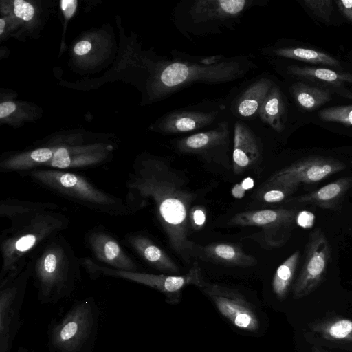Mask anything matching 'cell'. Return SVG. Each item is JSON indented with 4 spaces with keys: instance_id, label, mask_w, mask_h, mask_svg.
Returning a JSON list of instances; mask_svg holds the SVG:
<instances>
[{
    "instance_id": "6da1fadb",
    "label": "cell",
    "mask_w": 352,
    "mask_h": 352,
    "mask_svg": "<svg viewBox=\"0 0 352 352\" xmlns=\"http://www.w3.org/2000/svg\"><path fill=\"white\" fill-rule=\"evenodd\" d=\"M126 203L135 213L152 204L172 250L186 263L196 258L197 244L190 238V213L196 195L186 179L164 159H138L126 182Z\"/></svg>"
},
{
    "instance_id": "7a4b0ae2",
    "label": "cell",
    "mask_w": 352,
    "mask_h": 352,
    "mask_svg": "<svg viewBox=\"0 0 352 352\" xmlns=\"http://www.w3.org/2000/svg\"><path fill=\"white\" fill-rule=\"evenodd\" d=\"M0 280L17 271L50 239L66 230L69 217L52 201L6 198L0 202Z\"/></svg>"
},
{
    "instance_id": "3957f363",
    "label": "cell",
    "mask_w": 352,
    "mask_h": 352,
    "mask_svg": "<svg viewBox=\"0 0 352 352\" xmlns=\"http://www.w3.org/2000/svg\"><path fill=\"white\" fill-rule=\"evenodd\" d=\"M81 267L80 258L62 233L53 237L33 256L38 300L56 304L71 297L81 282Z\"/></svg>"
},
{
    "instance_id": "277c9868",
    "label": "cell",
    "mask_w": 352,
    "mask_h": 352,
    "mask_svg": "<svg viewBox=\"0 0 352 352\" xmlns=\"http://www.w3.org/2000/svg\"><path fill=\"white\" fill-rule=\"evenodd\" d=\"M27 175L56 195L92 211L113 217L133 214L125 201L98 188L80 175L55 169H36L27 173Z\"/></svg>"
},
{
    "instance_id": "5b68a950",
    "label": "cell",
    "mask_w": 352,
    "mask_h": 352,
    "mask_svg": "<svg viewBox=\"0 0 352 352\" xmlns=\"http://www.w3.org/2000/svg\"><path fill=\"white\" fill-rule=\"evenodd\" d=\"M100 309L92 296L76 301L47 329L49 352H93L99 328Z\"/></svg>"
},
{
    "instance_id": "8992f818",
    "label": "cell",
    "mask_w": 352,
    "mask_h": 352,
    "mask_svg": "<svg viewBox=\"0 0 352 352\" xmlns=\"http://www.w3.org/2000/svg\"><path fill=\"white\" fill-rule=\"evenodd\" d=\"M254 67L244 56L224 58L211 65L187 60H170L162 65L157 89L160 94H171L196 82L218 84L245 76Z\"/></svg>"
},
{
    "instance_id": "52a82bcc",
    "label": "cell",
    "mask_w": 352,
    "mask_h": 352,
    "mask_svg": "<svg viewBox=\"0 0 352 352\" xmlns=\"http://www.w3.org/2000/svg\"><path fill=\"white\" fill-rule=\"evenodd\" d=\"M257 0H192L177 6L179 28L192 34L216 32L221 28H233L245 11Z\"/></svg>"
},
{
    "instance_id": "ba28073f",
    "label": "cell",
    "mask_w": 352,
    "mask_h": 352,
    "mask_svg": "<svg viewBox=\"0 0 352 352\" xmlns=\"http://www.w3.org/2000/svg\"><path fill=\"white\" fill-rule=\"evenodd\" d=\"M80 263L82 268L92 280L100 277L127 280L155 289L169 298L170 296H178L186 286L194 285L199 288L204 282L197 261L192 263L188 272L182 275L119 270L103 265L87 256L80 258Z\"/></svg>"
},
{
    "instance_id": "9c48e42d",
    "label": "cell",
    "mask_w": 352,
    "mask_h": 352,
    "mask_svg": "<svg viewBox=\"0 0 352 352\" xmlns=\"http://www.w3.org/2000/svg\"><path fill=\"white\" fill-rule=\"evenodd\" d=\"M32 270L33 256L19 270L0 280V352H12L22 325L20 313Z\"/></svg>"
},
{
    "instance_id": "30bf717a",
    "label": "cell",
    "mask_w": 352,
    "mask_h": 352,
    "mask_svg": "<svg viewBox=\"0 0 352 352\" xmlns=\"http://www.w3.org/2000/svg\"><path fill=\"white\" fill-rule=\"evenodd\" d=\"M344 168L342 162L332 157H306L272 175L258 189V195L270 189H281L291 194L301 184L319 182Z\"/></svg>"
},
{
    "instance_id": "8fae6325",
    "label": "cell",
    "mask_w": 352,
    "mask_h": 352,
    "mask_svg": "<svg viewBox=\"0 0 352 352\" xmlns=\"http://www.w3.org/2000/svg\"><path fill=\"white\" fill-rule=\"evenodd\" d=\"M329 244L320 230L310 234L305 262L293 286V297L300 299L312 293L323 281L330 260Z\"/></svg>"
},
{
    "instance_id": "7c38bea8",
    "label": "cell",
    "mask_w": 352,
    "mask_h": 352,
    "mask_svg": "<svg viewBox=\"0 0 352 352\" xmlns=\"http://www.w3.org/2000/svg\"><path fill=\"white\" fill-rule=\"evenodd\" d=\"M199 289L233 325L250 331L258 329L259 320L256 312L240 292L217 283L205 281Z\"/></svg>"
},
{
    "instance_id": "4fadbf2b",
    "label": "cell",
    "mask_w": 352,
    "mask_h": 352,
    "mask_svg": "<svg viewBox=\"0 0 352 352\" xmlns=\"http://www.w3.org/2000/svg\"><path fill=\"white\" fill-rule=\"evenodd\" d=\"M94 261L113 269L138 272V266L116 236L102 226L88 230L84 236Z\"/></svg>"
},
{
    "instance_id": "5bb4252c",
    "label": "cell",
    "mask_w": 352,
    "mask_h": 352,
    "mask_svg": "<svg viewBox=\"0 0 352 352\" xmlns=\"http://www.w3.org/2000/svg\"><path fill=\"white\" fill-rule=\"evenodd\" d=\"M230 143V125L227 121H221L210 130L178 140L175 146L180 153L201 156L206 160H215L227 155Z\"/></svg>"
},
{
    "instance_id": "9a60e30c",
    "label": "cell",
    "mask_w": 352,
    "mask_h": 352,
    "mask_svg": "<svg viewBox=\"0 0 352 352\" xmlns=\"http://www.w3.org/2000/svg\"><path fill=\"white\" fill-rule=\"evenodd\" d=\"M232 157L233 170L236 175L255 166L261 160L262 148L258 138L241 121L234 123Z\"/></svg>"
},
{
    "instance_id": "2e32d148",
    "label": "cell",
    "mask_w": 352,
    "mask_h": 352,
    "mask_svg": "<svg viewBox=\"0 0 352 352\" xmlns=\"http://www.w3.org/2000/svg\"><path fill=\"white\" fill-rule=\"evenodd\" d=\"M123 242L153 268L168 274H177L180 272L174 261L143 232L128 233Z\"/></svg>"
},
{
    "instance_id": "e0dca14e",
    "label": "cell",
    "mask_w": 352,
    "mask_h": 352,
    "mask_svg": "<svg viewBox=\"0 0 352 352\" xmlns=\"http://www.w3.org/2000/svg\"><path fill=\"white\" fill-rule=\"evenodd\" d=\"M296 211L287 209H263L241 212L236 214L228 221V225L236 226H256L263 228L267 236L280 228L291 225Z\"/></svg>"
},
{
    "instance_id": "ac0fdd59",
    "label": "cell",
    "mask_w": 352,
    "mask_h": 352,
    "mask_svg": "<svg viewBox=\"0 0 352 352\" xmlns=\"http://www.w3.org/2000/svg\"><path fill=\"white\" fill-rule=\"evenodd\" d=\"M287 72L300 80L309 81L314 85L327 88L343 97L352 99V92L344 87L346 82L352 83V74L298 65L289 66Z\"/></svg>"
},
{
    "instance_id": "d6986e66",
    "label": "cell",
    "mask_w": 352,
    "mask_h": 352,
    "mask_svg": "<svg viewBox=\"0 0 352 352\" xmlns=\"http://www.w3.org/2000/svg\"><path fill=\"white\" fill-rule=\"evenodd\" d=\"M219 115L217 111H174L164 117L159 127L170 135L193 132L215 123Z\"/></svg>"
},
{
    "instance_id": "ffe728a7",
    "label": "cell",
    "mask_w": 352,
    "mask_h": 352,
    "mask_svg": "<svg viewBox=\"0 0 352 352\" xmlns=\"http://www.w3.org/2000/svg\"><path fill=\"white\" fill-rule=\"evenodd\" d=\"M196 258L204 261L230 266L250 267L257 263L256 258L245 253L240 245L231 243H212L197 245Z\"/></svg>"
},
{
    "instance_id": "44dd1931",
    "label": "cell",
    "mask_w": 352,
    "mask_h": 352,
    "mask_svg": "<svg viewBox=\"0 0 352 352\" xmlns=\"http://www.w3.org/2000/svg\"><path fill=\"white\" fill-rule=\"evenodd\" d=\"M274 83L263 77L251 84L234 103V111L241 118H250L258 112Z\"/></svg>"
},
{
    "instance_id": "7402d4cb",
    "label": "cell",
    "mask_w": 352,
    "mask_h": 352,
    "mask_svg": "<svg viewBox=\"0 0 352 352\" xmlns=\"http://www.w3.org/2000/svg\"><path fill=\"white\" fill-rule=\"evenodd\" d=\"M286 103L280 88L274 84L264 100L258 116L273 129L280 132L284 129L286 116Z\"/></svg>"
},
{
    "instance_id": "603a6c76",
    "label": "cell",
    "mask_w": 352,
    "mask_h": 352,
    "mask_svg": "<svg viewBox=\"0 0 352 352\" xmlns=\"http://www.w3.org/2000/svg\"><path fill=\"white\" fill-rule=\"evenodd\" d=\"M289 91L297 105L305 111H314L332 99L331 90L303 81L294 83Z\"/></svg>"
},
{
    "instance_id": "cb8c5ba5",
    "label": "cell",
    "mask_w": 352,
    "mask_h": 352,
    "mask_svg": "<svg viewBox=\"0 0 352 352\" xmlns=\"http://www.w3.org/2000/svg\"><path fill=\"white\" fill-rule=\"evenodd\" d=\"M273 56L330 66L342 69L340 63L333 56L323 52L305 47H284L269 50Z\"/></svg>"
},
{
    "instance_id": "d4e9b609",
    "label": "cell",
    "mask_w": 352,
    "mask_h": 352,
    "mask_svg": "<svg viewBox=\"0 0 352 352\" xmlns=\"http://www.w3.org/2000/svg\"><path fill=\"white\" fill-rule=\"evenodd\" d=\"M313 331L324 339L337 342L352 343V320L334 317L322 320L311 325Z\"/></svg>"
},
{
    "instance_id": "484cf974",
    "label": "cell",
    "mask_w": 352,
    "mask_h": 352,
    "mask_svg": "<svg viewBox=\"0 0 352 352\" xmlns=\"http://www.w3.org/2000/svg\"><path fill=\"white\" fill-rule=\"evenodd\" d=\"M352 184L351 177H344L328 184L316 191L300 196L296 201L314 203L324 207L335 204Z\"/></svg>"
},
{
    "instance_id": "4316f807",
    "label": "cell",
    "mask_w": 352,
    "mask_h": 352,
    "mask_svg": "<svg viewBox=\"0 0 352 352\" xmlns=\"http://www.w3.org/2000/svg\"><path fill=\"white\" fill-rule=\"evenodd\" d=\"M300 253L295 252L281 263L272 280V289L277 298L284 299L289 289L298 263Z\"/></svg>"
},
{
    "instance_id": "83f0119b",
    "label": "cell",
    "mask_w": 352,
    "mask_h": 352,
    "mask_svg": "<svg viewBox=\"0 0 352 352\" xmlns=\"http://www.w3.org/2000/svg\"><path fill=\"white\" fill-rule=\"evenodd\" d=\"M318 116L325 122L352 126V104L323 109L318 112Z\"/></svg>"
},
{
    "instance_id": "f1b7e54d",
    "label": "cell",
    "mask_w": 352,
    "mask_h": 352,
    "mask_svg": "<svg viewBox=\"0 0 352 352\" xmlns=\"http://www.w3.org/2000/svg\"><path fill=\"white\" fill-rule=\"evenodd\" d=\"M303 6L314 16L324 22L330 21L333 11V1L331 0H303Z\"/></svg>"
},
{
    "instance_id": "f546056e",
    "label": "cell",
    "mask_w": 352,
    "mask_h": 352,
    "mask_svg": "<svg viewBox=\"0 0 352 352\" xmlns=\"http://www.w3.org/2000/svg\"><path fill=\"white\" fill-rule=\"evenodd\" d=\"M14 14L19 18L25 21L30 20L34 13V8L23 0H15L14 2Z\"/></svg>"
},
{
    "instance_id": "4dcf8cb0",
    "label": "cell",
    "mask_w": 352,
    "mask_h": 352,
    "mask_svg": "<svg viewBox=\"0 0 352 352\" xmlns=\"http://www.w3.org/2000/svg\"><path fill=\"white\" fill-rule=\"evenodd\" d=\"M254 186V179L250 177H247L232 188L231 193L234 198L241 199L245 195L246 192L252 189Z\"/></svg>"
},
{
    "instance_id": "1f68e13d",
    "label": "cell",
    "mask_w": 352,
    "mask_h": 352,
    "mask_svg": "<svg viewBox=\"0 0 352 352\" xmlns=\"http://www.w3.org/2000/svg\"><path fill=\"white\" fill-rule=\"evenodd\" d=\"M290 194L281 189H270L258 195L267 203H277L283 201Z\"/></svg>"
},
{
    "instance_id": "d6a6232c",
    "label": "cell",
    "mask_w": 352,
    "mask_h": 352,
    "mask_svg": "<svg viewBox=\"0 0 352 352\" xmlns=\"http://www.w3.org/2000/svg\"><path fill=\"white\" fill-rule=\"evenodd\" d=\"M206 212L201 207H193L190 213V223L193 228L200 229L205 224Z\"/></svg>"
},
{
    "instance_id": "836d02e7",
    "label": "cell",
    "mask_w": 352,
    "mask_h": 352,
    "mask_svg": "<svg viewBox=\"0 0 352 352\" xmlns=\"http://www.w3.org/2000/svg\"><path fill=\"white\" fill-rule=\"evenodd\" d=\"M315 221V215L307 210H302L296 215L297 224L305 229L313 227Z\"/></svg>"
},
{
    "instance_id": "e575fe53",
    "label": "cell",
    "mask_w": 352,
    "mask_h": 352,
    "mask_svg": "<svg viewBox=\"0 0 352 352\" xmlns=\"http://www.w3.org/2000/svg\"><path fill=\"white\" fill-rule=\"evenodd\" d=\"M335 3L340 13L352 23V0H338Z\"/></svg>"
},
{
    "instance_id": "d590c367",
    "label": "cell",
    "mask_w": 352,
    "mask_h": 352,
    "mask_svg": "<svg viewBox=\"0 0 352 352\" xmlns=\"http://www.w3.org/2000/svg\"><path fill=\"white\" fill-rule=\"evenodd\" d=\"M60 3L65 18L72 17L76 10L77 1L76 0H62Z\"/></svg>"
},
{
    "instance_id": "8d00e7d4",
    "label": "cell",
    "mask_w": 352,
    "mask_h": 352,
    "mask_svg": "<svg viewBox=\"0 0 352 352\" xmlns=\"http://www.w3.org/2000/svg\"><path fill=\"white\" fill-rule=\"evenodd\" d=\"M16 109V104L12 102H5L0 104V118H3Z\"/></svg>"
},
{
    "instance_id": "74e56055",
    "label": "cell",
    "mask_w": 352,
    "mask_h": 352,
    "mask_svg": "<svg viewBox=\"0 0 352 352\" xmlns=\"http://www.w3.org/2000/svg\"><path fill=\"white\" fill-rule=\"evenodd\" d=\"M91 48V45L87 41L78 42L74 47V52L77 55H84L87 54Z\"/></svg>"
},
{
    "instance_id": "f35d334b",
    "label": "cell",
    "mask_w": 352,
    "mask_h": 352,
    "mask_svg": "<svg viewBox=\"0 0 352 352\" xmlns=\"http://www.w3.org/2000/svg\"><path fill=\"white\" fill-rule=\"evenodd\" d=\"M5 26V21L3 19H0V34L3 33V29Z\"/></svg>"
},
{
    "instance_id": "ab89813d",
    "label": "cell",
    "mask_w": 352,
    "mask_h": 352,
    "mask_svg": "<svg viewBox=\"0 0 352 352\" xmlns=\"http://www.w3.org/2000/svg\"><path fill=\"white\" fill-rule=\"evenodd\" d=\"M309 352H324V351H321L319 348L318 347H313L311 349V350Z\"/></svg>"
},
{
    "instance_id": "60d3db41",
    "label": "cell",
    "mask_w": 352,
    "mask_h": 352,
    "mask_svg": "<svg viewBox=\"0 0 352 352\" xmlns=\"http://www.w3.org/2000/svg\"><path fill=\"white\" fill-rule=\"evenodd\" d=\"M342 349L352 351V345H344L342 346Z\"/></svg>"
}]
</instances>
